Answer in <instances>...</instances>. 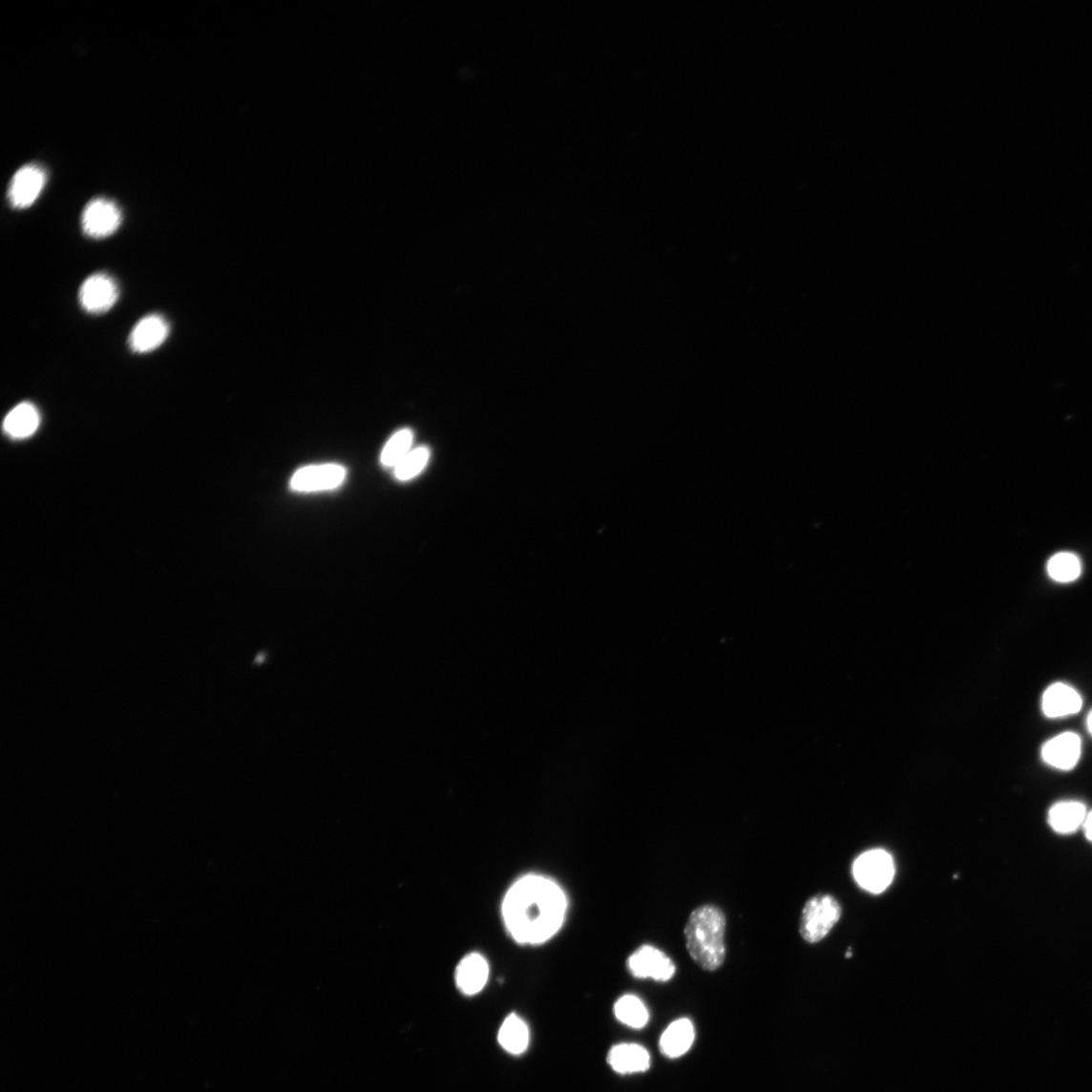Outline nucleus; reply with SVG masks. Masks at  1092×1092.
<instances>
[{
	"label": "nucleus",
	"mask_w": 1092,
	"mask_h": 1092,
	"mask_svg": "<svg viewBox=\"0 0 1092 1092\" xmlns=\"http://www.w3.org/2000/svg\"><path fill=\"white\" fill-rule=\"evenodd\" d=\"M567 908L566 894L555 881L528 875L511 887L502 913L507 930L515 941L536 945L558 932Z\"/></svg>",
	"instance_id": "obj_1"
},
{
	"label": "nucleus",
	"mask_w": 1092,
	"mask_h": 1092,
	"mask_svg": "<svg viewBox=\"0 0 1092 1092\" xmlns=\"http://www.w3.org/2000/svg\"><path fill=\"white\" fill-rule=\"evenodd\" d=\"M726 918L712 904L699 907L690 914L685 930L686 947L693 961L706 971H715L725 960Z\"/></svg>",
	"instance_id": "obj_2"
},
{
	"label": "nucleus",
	"mask_w": 1092,
	"mask_h": 1092,
	"mask_svg": "<svg viewBox=\"0 0 1092 1092\" xmlns=\"http://www.w3.org/2000/svg\"><path fill=\"white\" fill-rule=\"evenodd\" d=\"M843 914L840 902L830 894H817L805 904L799 933L809 944L822 942L837 926Z\"/></svg>",
	"instance_id": "obj_3"
},
{
	"label": "nucleus",
	"mask_w": 1092,
	"mask_h": 1092,
	"mask_svg": "<svg viewBox=\"0 0 1092 1092\" xmlns=\"http://www.w3.org/2000/svg\"><path fill=\"white\" fill-rule=\"evenodd\" d=\"M852 872L863 890L881 893L893 880V860L889 852L883 850H868L856 860Z\"/></svg>",
	"instance_id": "obj_4"
},
{
	"label": "nucleus",
	"mask_w": 1092,
	"mask_h": 1092,
	"mask_svg": "<svg viewBox=\"0 0 1092 1092\" xmlns=\"http://www.w3.org/2000/svg\"><path fill=\"white\" fill-rule=\"evenodd\" d=\"M627 967L636 978H652L667 982L676 974V966L669 956L656 947L645 945L629 956Z\"/></svg>",
	"instance_id": "obj_5"
},
{
	"label": "nucleus",
	"mask_w": 1092,
	"mask_h": 1092,
	"mask_svg": "<svg viewBox=\"0 0 1092 1092\" xmlns=\"http://www.w3.org/2000/svg\"><path fill=\"white\" fill-rule=\"evenodd\" d=\"M118 299V287L106 273H95L85 280L79 291L83 310L100 315L110 311Z\"/></svg>",
	"instance_id": "obj_6"
},
{
	"label": "nucleus",
	"mask_w": 1092,
	"mask_h": 1092,
	"mask_svg": "<svg viewBox=\"0 0 1092 1092\" xmlns=\"http://www.w3.org/2000/svg\"><path fill=\"white\" fill-rule=\"evenodd\" d=\"M82 229L94 239L113 235L122 223V214L116 204L106 199L92 200L82 214Z\"/></svg>",
	"instance_id": "obj_7"
},
{
	"label": "nucleus",
	"mask_w": 1092,
	"mask_h": 1092,
	"mask_svg": "<svg viewBox=\"0 0 1092 1092\" xmlns=\"http://www.w3.org/2000/svg\"><path fill=\"white\" fill-rule=\"evenodd\" d=\"M346 470L343 466L327 464L300 469L292 477L291 489L300 493L330 491L343 485Z\"/></svg>",
	"instance_id": "obj_8"
},
{
	"label": "nucleus",
	"mask_w": 1092,
	"mask_h": 1092,
	"mask_svg": "<svg viewBox=\"0 0 1092 1092\" xmlns=\"http://www.w3.org/2000/svg\"><path fill=\"white\" fill-rule=\"evenodd\" d=\"M1082 742L1078 733L1066 731L1049 740L1040 750L1042 760L1056 770L1070 771L1078 766Z\"/></svg>",
	"instance_id": "obj_9"
},
{
	"label": "nucleus",
	"mask_w": 1092,
	"mask_h": 1092,
	"mask_svg": "<svg viewBox=\"0 0 1092 1092\" xmlns=\"http://www.w3.org/2000/svg\"><path fill=\"white\" fill-rule=\"evenodd\" d=\"M44 170L29 164L18 170L10 182L9 199L14 209H27L40 197L46 184Z\"/></svg>",
	"instance_id": "obj_10"
},
{
	"label": "nucleus",
	"mask_w": 1092,
	"mask_h": 1092,
	"mask_svg": "<svg viewBox=\"0 0 1092 1092\" xmlns=\"http://www.w3.org/2000/svg\"><path fill=\"white\" fill-rule=\"evenodd\" d=\"M1083 705L1082 695L1077 689L1057 682L1050 685L1042 696L1040 707L1046 718L1051 720L1064 719L1079 713Z\"/></svg>",
	"instance_id": "obj_11"
},
{
	"label": "nucleus",
	"mask_w": 1092,
	"mask_h": 1092,
	"mask_svg": "<svg viewBox=\"0 0 1092 1092\" xmlns=\"http://www.w3.org/2000/svg\"><path fill=\"white\" fill-rule=\"evenodd\" d=\"M169 335L167 321L160 315H149L136 324L129 345L136 353H148L160 347Z\"/></svg>",
	"instance_id": "obj_12"
},
{
	"label": "nucleus",
	"mask_w": 1092,
	"mask_h": 1092,
	"mask_svg": "<svg viewBox=\"0 0 1092 1092\" xmlns=\"http://www.w3.org/2000/svg\"><path fill=\"white\" fill-rule=\"evenodd\" d=\"M456 984L459 991L473 996L483 991L489 978V965L480 954H471L459 963L456 969Z\"/></svg>",
	"instance_id": "obj_13"
},
{
	"label": "nucleus",
	"mask_w": 1092,
	"mask_h": 1092,
	"mask_svg": "<svg viewBox=\"0 0 1092 1092\" xmlns=\"http://www.w3.org/2000/svg\"><path fill=\"white\" fill-rule=\"evenodd\" d=\"M608 1063L620 1074H633L646 1071L651 1065L647 1050L637 1044L614 1046L608 1055Z\"/></svg>",
	"instance_id": "obj_14"
},
{
	"label": "nucleus",
	"mask_w": 1092,
	"mask_h": 1092,
	"mask_svg": "<svg viewBox=\"0 0 1092 1092\" xmlns=\"http://www.w3.org/2000/svg\"><path fill=\"white\" fill-rule=\"evenodd\" d=\"M695 1040L693 1023L688 1018H680L671 1023L663 1032L660 1040V1048L664 1056L679 1058L686 1054L692 1047Z\"/></svg>",
	"instance_id": "obj_15"
},
{
	"label": "nucleus",
	"mask_w": 1092,
	"mask_h": 1092,
	"mask_svg": "<svg viewBox=\"0 0 1092 1092\" xmlns=\"http://www.w3.org/2000/svg\"><path fill=\"white\" fill-rule=\"evenodd\" d=\"M40 421L36 406L24 402L10 410L4 421V430L11 438L25 439L38 430Z\"/></svg>",
	"instance_id": "obj_16"
},
{
	"label": "nucleus",
	"mask_w": 1092,
	"mask_h": 1092,
	"mask_svg": "<svg viewBox=\"0 0 1092 1092\" xmlns=\"http://www.w3.org/2000/svg\"><path fill=\"white\" fill-rule=\"evenodd\" d=\"M1086 815V808L1082 802L1062 801L1050 809L1048 821L1056 832L1071 833L1083 826Z\"/></svg>",
	"instance_id": "obj_17"
},
{
	"label": "nucleus",
	"mask_w": 1092,
	"mask_h": 1092,
	"mask_svg": "<svg viewBox=\"0 0 1092 1092\" xmlns=\"http://www.w3.org/2000/svg\"><path fill=\"white\" fill-rule=\"evenodd\" d=\"M502 1048L510 1054H522L529 1045V1030L525 1021L516 1015L509 1016L498 1035Z\"/></svg>",
	"instance_id": "obj_18"
},
{
	"label": "nucleus",
	"mask_w": 1092,
	"mask_h": 1092,
	"mask_svg": "<svg viewBox=\"0 0 1092 1092\" xmlns=\"http://www.w3.org/2000/svg\"><path fill=\"white\" fill-rule=\"evenodd\" d=\"M614 1014L625 1026L634 1029H642L650 1019V1014L641 999L631 995L624 996L617 1001Z\"/></svg>",
	"instance_id": "obj_19"
},
{
	"label": "nucleus",
	"mask_w": 1092,
	"mask_h": 1092,
	"mask_svg": "<svg viewBox=\"0 0 1092 1092\" xmlns=\"http://www.w3.org/2000/svg\"><path fill=\"white\" fill-rule=\"evenodd\" d=\"M414 433L410 430H402L392 435L387 442L382 454L381 464L388 469H395L412 450Z\"/></svg>",
	"instance_id": "obj_20"
},
{
	"label": "nucleus",
	"mask_w": 1092,
	"mask_h": 1092,
	"mask_svg": "<svg viewBox=\"0 0 1092 1092\" xmlns=\"http://www.w3.org/2000/svg\"><path fill=\"white\" fill-rule=\"evenodd\" d=\"M1047 569L1054 581L1070 583L1081 576L1082 562L1074 554L1060 553L1050 558Z\"/></svg>",
	"instance_id": "obj_21"
},
{
	"label": "nucleus",
	"mask_w": 1092,
	"mask_h": 1092,
	"mask_svg": "<svg viewBox=\"0 0 1092 1092\" xmlns=\"http://www.w3.org/2000/svg\"><path fill=\"white\" fill-rule=\"evenodd\" d=\"M430 454V450L426 447L413 450L394 469L396 479L402 482L413 480L428 467Z\"/></svg>",
	"instance_id": "obj_22"
},
{
	"label": "nucleus",
	"mask_w": 1092,
	"mask_h": 1092,
	"mask_svg": "<svg viewBox=\"0 0 1092 1092\" xmlns=\"http://www.w3.org/2000/svg\"><path fill=\"white\" fill-rule=\"evenodd\" d=\"M1083 828L1085 830L1086 838L1092 843V811L1087 813Z\"/></svg>",
	"instance_id": "obj_23"
},
{
	"label": "nucleus",
	"mask_w": 1092,
	"mask_h": 1092,
	"mask_svg": "<svg viewBox=\"0 0 1092 1092\" xmlns=\"http://www.w3.org/2000/svg\"><path fill=\"white\" fill-rule=\"evenodd\" d=\"M1086 726H1087L1088 732L1092 736V710L1089 712V714L1087 716Z\"/></svg>",
	"instance_id": "obj_24"
}]
</instances>
